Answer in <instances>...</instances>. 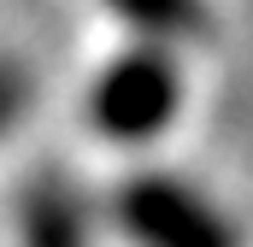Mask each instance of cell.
<instances>
[{
  "mask_svg": "<svg viewBox=\"0 0 253 247\" xmlns=\"http://www.w3.org/2000/svg\"><path fill=\"white\" fill-rule=\"evenodd\" d=\"M24 242L30 247H83V224L59 194H36L30 218H24Z\"/></svg>",
  "mask_w": 253,
  "mask_h": 247,
  "instance_id": "obj_4",
  "label": "cell"
},
{
  "mask_svg": "<svg viewBox=\"0 0 253 247\" xmlns=\"http://www.w3.org/2000/svg\"><path fill=\"white\" fill-rule=\"evenodd\" d=\"M106 6L147 36H194L200 30V0H106Z\"/></svg>",
  "mask_w": 253,
  "mask_h": 247,
  "instance_id": "obj_3",
  "label": "cell"
},
{
  "mask_svg": "<svg viewBox=\"0 0 253 247\" xmlns=\"http://www.w3.org/2000/svg\"><path fill=\"white\" fill-rule=\"evenodd\" d=\"M12 106H18V82H12V77L0 71V124L12 118Z\"/></svg>",
  "mask_w": 253,
  "mask_h": 247,
  "instance_id": "obj_5",
  "label": "cell"
},
{
  "mask_svg": "<svg viewBox=\"0 0 253 247\" xmlns=\"http://www.w3.org/2000/svg\"><path fill=\"white\" fill-rule=\"evenodd\" d=\"M118 218L141 247H236L230 224L171 177H135L118 200Z\"/></svg>",
  "mask_w": 253,
  "mask_h": 247,
  "instance_id": "obj_1",
  "label": "cell"
},
{
  "mask_svg": "<svg viewBox=\"0 0 253 247\" xmlns=\"http://www.w3.org/2000/svg\"><path fill=\"white\" fill-rule=\"evenodd\" d=\"M177 112V71L159 53H129L94 82V124L112 141H147Z\"/></svg>",
  "mask_w": 253,
  "mask_h": 247,
  "instance_id": "obj_2",
  "label": "cell"
}]
</instances>
